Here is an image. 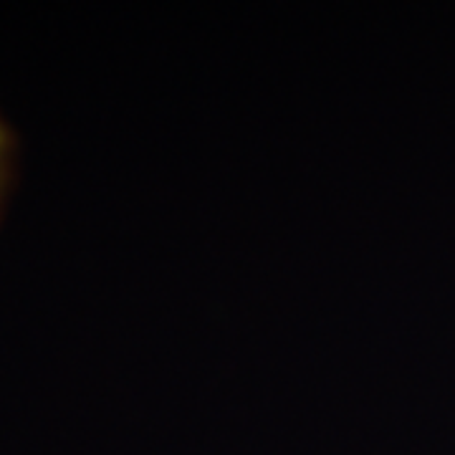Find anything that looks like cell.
<instances>
[{
  "mask_svg": "<svg viewBox=\"0 0 455 455\" xmlns=\"http://www.w3.org/2000/svg\"><path fill=\"white\" fill-rule=\"evenodd\" d=\"M8 149H11V132H8V127L0 122V163H3V157L8 155Z\"/></svg>",
  "mask_w": 455,
  "mask_h": 455,
  "instance_id": "cell-1",
  "label": "cell"
}]
</instances>
